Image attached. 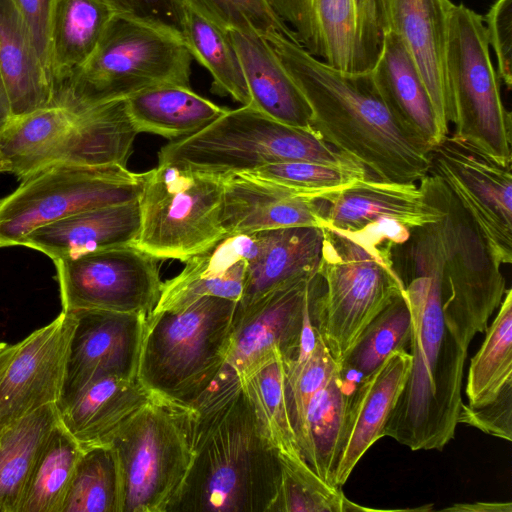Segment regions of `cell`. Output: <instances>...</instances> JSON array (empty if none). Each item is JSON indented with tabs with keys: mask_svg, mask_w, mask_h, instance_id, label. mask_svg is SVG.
<instances>
[{
	"mask_svg": "<svg viewBox=\"0 0 512 512\" xmlns=\"http://www.w3.org/2000/svg\"><path fill=\"white\" fill-rule=\"evenodd\" d=\"M184 407L192 461L166 512H271L281 461L241 377L225 363Z\"/></svg>",
	"mask_w": 512,
	"mask_h": 512,
	"instance_id": "1",
	"label": "cell"
},
{
	"mask_svg": "<svg viewBox=\"0 0 512 512\" xmlns=\"http://www.w3.org/2000/svg\"><path fill=\"white\" fill-rule=\"evenodd\" d=\"M396 249L412 317V365L383 433L412 451L442 450L458 425L467 351L450 334L442 314L439 222L414 228Z\"/></svg>",
	"mask_w": 512,
	"mask_h": 512,
	"instance_id": "2",
	"label": "cell"
},
{
	"mask_svg": "<svg viewBox=\"0 0 512 512\" xmlns=\"http://www.w3.org/2000/svg\"><path fill=\"white\" fill-rule=\"evenodd\" d=\"M264 37L303 93L323 140L372 178L415 183L430 172L431 149L401 125L372 71L343 72L279 34Z\"/></svg>",
	"mask_w": 512,
	"mask_h": 512,
	"instance_id": "3",
	"label": "cell"
},
{
	"mask_svg": "<svg viewBox=\"0 0 512 512\" xmlns=\"http://www.w3.org/2000/svg\"><path fill=\"white\" fill-rule=\"evenodd\" d=\"M393 247L323 228L309 314L340 367L369 323L404 293Z\"/></svg>",
	"mask_w": 512,
	"mask_h": 512,
	"instance_id": "4",
	"label": "cell"
},
{
	"mask_svg": "<svg viewBox=\"0 0 512 512\" xmlns=\"http://www.w3.org/2000/svg\"><path fill=\"white\" fill-rule=\"evenodd\" d=\"M192 59L181 36L114 14L90 58L51 106L79 113L163 83L190 86Z\"/></svg>",
	"mask_w": 512,
	"mask_h": 512,
	"instance_id": "5",
	"label": "cell"
},
{
	"mask_svg": "<svg viewBox=\"0 0 512 512\" xmlns=\"http://www.w3.org/2000/svg\"><path fill=\"white\" fill-rule=\"evenodd\" d=\"M237 301L205 296L147 317L138 379L152 395L186 406L226 361Z\"/></svg>",
	"mask_w": 512,
	"mask_h": 512,
	"instance_id": "6",
	"label": "cell"
},
{
	"mask_svg": "<svg viewBox=\"0 0 512 512\" xmlns=\"http://www.w3.org/2000/svg\"><path fill=\"white\" fill-rule=\"evenodd\" d=\"M287 161L361 166L315 131L287 126L250 105L228 109L197 133L173 140L158 152V164L218 175Z\"/></svg>",
	"mask_w": 512,
	"mask_h": 512,
	"instance_id": "7",
	"label": "cell"
},
{
	"mask_svg": "<svg viewBox=\"0 0 512 512\" xmlns=\"http://www.w3.org/2000/svg\"><path fill=\"white\" fill-rule=\"evenodd\" d=\"M426 200L442 211L441 307L445 325L468 350L506 293L498 260L484 234L447 183L429 172L419 181Z\"/></svg>",
	"mask_w": 512,
	"mask_h": 512,
	"instance_id": "8",
	"label": "cell"
},
{
	"mask_svg": "<svg viewBox=\"0 0 512 512\" xmlns=\"http://www.w3.org/2000/svg\"><path fill=\"white\" fill-rule=\"evenodd\" d=\"M446 72L455 141L502 166L512 162V119L492 64L483 17L453 4L448 23Z\"/></svg>",
	"mask_w": 512,
	"mask_h": 512,
	"instance_id": "9",
	"label": "cell"
},
{
	"mask_svg": "<svg viewBox=\"0 0 512 512\" xmlns=\"http://www.w3.org/2000/svg\"><path fill=\"white\" fill-rule=\"evenodd\" d=\"M222 177L171 164L144 172L140 228L134 245L164 259L185 262L225 238Z\"/></svg>",
	"mask_w": 512,
	"mask_h": 512,
	"instance_id": "10",
	"label": "cell"
},
{
	"mask_svg": "<svg viewBox=\"0 0 512 512\" xmlns=\"http://www.w3.org/2000/svg\"><path fill=\"white\" fill-rule=\"evenodd\" d=\"M121 483V512H166L192 461L188 410L153 395L110 444Z\"/></svg>",
	"mask_w": 512,
	"mask_h": 512,
	"instance_id": "11",
	"label": "cell"
},
{
	"mask_svg": "<svg viewBox=\"0 0 512 512\" xmlns=\"http://www.w3.org/2000/svg\"><path fill=\"white\" fill-rule=\"evenodd\" d=\"M144 172L121 165L58 163L21 180L0 199V248L21 246L33 230L68 216L138 200Z\"/></svg>",
	"mask_w": 512,
	"mask_h": 512,
	"instance_id": "12",
	"label": "cell"
},
{
	"mask_svg": "<svg viewBox=\"0 0 512 512\" xmlns=\"http://www.w3.org/2000/svg\"><path fill=\"white\" fill-rule=\"evenodd\" d=\"M297 43L348 73L376 66L388 31L386 0H266Z\"/></svg>",
	"mask_w": 512,
	"mask_h": 512,
	"instance_id": "13",
	"label": "cell"
},
{
	"mask_svg": "<svg viewBox=\"0 0 512 512\" xmlns=\"http://www.w3.org/2000/svg\"><path fill=\"white\" fill-rule=\"evenodd\" d=\"M161 261L134 244L56 260L62 310L149 316L161 294Z\"/></svg>",
	"mask_w": 512,
	"mask_h": 512,
	"instance_id": "14",
	"label": "cell"
},
{
	"mask_svg": "<svg viewBox=\"0 0 512 512\" xmlns=\"http://www.w3.org/2000/svg\"><path fill=\"white\" fill-rule=\"evenodd\" d=\"M325 228L377 244L405 243L414 228L439 222L443 213L415 183L365 177L316 199Z\"/></svg>",
	"mask_w": 512,
	"mask_h": 512,
	"instance_id": "15",
	"label": "cell"
},
{
	"mask_svg": "<svg viewBox=\"0 0 512 512\" xmlns=\"http://www.w3.org/2000/svg\"><path fill=\"white\" fill-rule=\"evenodd\" d=\"M438 174L472 216L502 265L512 262V174L452 137L431 151Z\"/></svg>",
	"mask_w": 512,
	"mask_h": 512,
	"instance_id": "16",
	"label": "cell"
},
{
	"mask_svg": "<svg viewBox=\"0 0 512 512\" xmlns=\"http://www.w3.org/2000/svg\"><path fill=\"white\" fill-rule=\"evenodd\" d=\"M315 276L274 290L237 307L225 363L240 377L279 352L282 361L295 359L310 325V300Z\"/></svg>",
	"mask_w": 512,
	"mask_h": 512,
	"instance_id": "17",
	"label": "cell"
},
{
	"mask_svg": "<svg viewBox=\"0 0 512 512\" xmlns=\"http://www.w3.org/2000/svg\"><path fill=\"white\" fill-rule=\"evenodd\" d=\"M76 316L61 313L16 343L0 379V431L60 399Z\"/></svg>",
	"mask_w": 512,
	"mask_h": 512,
	"instance_id": "18",
	"label": "cell"
},
{
	"mask_svg": "<svg viewBox=\"0 0 512 512\" xmlns=\"http://www.w3.org/2000/svg\"><path fill=\"white\" fill-rule=\"evenodd\" d=\"M72 312L76 316V325L69 344L58 402L70 398L98 378H138L140 350L148 316L96 309Z\"/></svg>",
	"mask_w": 512,
	"mask_h": 512,
	"instance_id": "19",
	"label": "cell"
},
{
	"mask_svg": "<svg viewBox=\"0 0 512 512\" xmlns=\"http://www.w3.org/2000/svg\"><path fill=\"white\" fill-rule=\"evenodd\" d=\"M450 0H386L388 27L411 55L444 134L449 133L452 106L446 72Z\"/></svg>",
	"mask_w": 512,
	"mask_h": 512,
	"instance_id": "20",
	"label": "cell"
},
{
	"mask_svg": "<svg viewBox=\"0 0 512 512\" xmlns=\"http://www.w3.org/2000/svg\"><path fill=\"white\" fill-rule=\"evenodd\" d=\"M412 365L406 349L390 354L375 370L361 378L349 397L334 484L346 483L370 447L384 437V428L403 391Z\"/></svg>",
	"mask_w": 512,
	"mask_h": 512,
	"instance_id": "21",
	"label": "cell"
},
{
	"mask_svg": "<svg viewBox=\"0 0 512 512\" xmlns=\"http://www.w3.org/2000/svg\"><path fill=\"white\" fill-rule=\"evenodd\" d=\"M221 177V222L227 236L285 227H326L316 199L293 194L247 172Z\"/></svg>",
	"mask_w": 512,
	"mask_h": 512,
	"instance_id": "22",
	"label": "cell"
},
{
	"mask_svg": "<svg viewBox=\"0 0 512 512\" xmlns=\"http://www.w3.org/2000/svg\"><path fill=\"white\" fill-rule=\"evenodd\" d=\"M152 397L138 378L102 377L55 405L59 423L85 450L110 445Z\"/></svg>",
	"mask_w": 512,
	"mask_h": 512,
	"instance_id": "23",
	"label": "cell"
},
{
	"mask_svg": "<svg viewBox=\"0 0 512 512\" xmlns=\"http://www.w3.org/2000/svg\"><path fill=\"white\" fill-rule=\"evenodd\" d=\"M255 247L254 233L229 235L190 257L178 275L163 282L152 312L179 310L205 296L238 302Z\"/></svg>",
	"mask_w": 512,
	"mask_h": 512,
	"instance_id": "24",
	"label": "cell"
},
{
	"mask_svg": "<svg viewBox=\"0 0 512 512\" xmlns=\"http://www.w3.org/2000/svg\"><path fill=\"white\" fill-rule=\"evenodd\" d=\"M139 199L86 210L31 231L21 242L54 261L135 243Z\"/></svg>",
	"mask_w": 512,
	"mask_h": 512,
	"instance_id": "25",
	"label": "cell"
},
{
	"mask_svg": "<svg viewBox=\"0 0 512 512\" xmlns=\"http://www.w3.org/2000/svg\"><path fill=\"white\" fill-rule=\"evenodd\" d=\"M255 254L248 262L238 305L317 274L323 228L285 227L253 232Z\"/></svg>",
	"mask_w": 512,
	"mask_h": 512,
	"instance_id": "26",
	"label": "cell"
},
{
	"mask_svg": "<svg viewBox=\"0 0 512 512\" xmlns=\"http://www.w3.org/2000/svg\"><path fill=\"white\" fill-rule=\"evenodd\" d=\"M239 54L250 106L290 127L314 131L303 93L266 40L255 30H228Z\"/></svg>",
	"mask_w": 512,
	"mask_h": 512,
	"instance_id": "27",
	"label": "cell"
},
{
	"mask_svg": "<svg viewBox=\"0 0 512 512\" xmlns=\"http://www.w3.org/2000/svg\"><path fill=\"white\" fill-rule=\"evenodd\" d=\"M376 85L401 125L432 149L448 136L442 131L427 89L401 38L385 34L380 58L372 70Z\"/></svg>",
	"mask_w": 512,
	"mask_h": 512,
	"instance_id": "28",
	"label": "cell"
},
{
	"mask_svg": "<svg viewBox=\"0 0 512 512\" xmlns=\"http://www.w3.org/2000/svg\"><path fill=\"white\" fill-rule=\"evenodd\" d=\"M0 74L13 118L51 106V79L28 28L10 0H0Z\"/></svg>",
	"mask_w": 512,
	"mask_h": 512,
	"instance_id": "29",
	"label": "cell"
},
{
	"mask_svg": "<svg viewBox=\"0 0 512 512\" xmlns=\"http://www.w3.org/2000/svg\"><path fill=\"white\" fill-rule=\"evenodd\" d=\"M114 14L103 0H56L49 29L52 99L90 58Z\"/></svg>",
	"mask_w": 512,
	"mask_h": 512,
	"instance_id": "30",
	"label": "cell"
},
{
	"mask_svg": "<svg viewBox=\"0 0 512 512\" xmlns=\"http://www.w3.org/2000/svg\"><path fill=\"white\" fill-rule=\"evenodd\" d=\"M138 133L177 140L197 133L228 109L195 93L190 86L163 83L126 98Z\"/></svg>",
	"mask_w": 512,
	"mask_h": 512,
	"instance_id": "31",
	"label": "cell"
},
{
	"mask_svg": "<svg viewBox=\"0 0 512 512\" xmlns=\"http://www.w3.org/2000/svg\"><path fill=\"white\" fill-rule=\"evenodd\" d=\"M58 421L55 404L0 431V512H20L38 457Z\"/></svg>",
	"mask_w": 512,
	"mask_h": 512,
	"instance_id": "32",
	"label": "cell"
},
{
	"mask_svg": "<svg viewBox=\"0 0 512 512\" xmlns=\"http://www.w3.org/2000/svg\"><path fill=\"white\" fill-rule=\"evenodd\" d=\"M343 376L342 369L336 371L312 397L297 436L306 463L333 486L349 401Z\"/></svg>",
	"mask_w": 512,
	"mask_h": 512,
	"instance_id": "33",
	"label": "cell"
},
{
	"mask_svg": "<svg viewBox=\"0 0 512 512\" xmlns=\"http://www.w3.org/2000/svg\"><path fill=\"white\" fill-rule=\"evenodd\" d=\"M75 113L49 106L13 118L0 134V152L8 172L19 180L52 165L66 128Z\"/></svg>",
	"mask_w": 512,
	"mask_h": 512,
	"instance_id": "34",
	"label": "cell"
},
{
	"mask_svg": "<svg viewBox=\"0 0 512 512\" xmlns=\"http://www.w3.org/2000/svg\"><path fill=\"white\" fill-rule=\"evenodd\" d=\"M183 39L192 57L212 76L213 93L250 105L240 57L228 30L187 6Z\"/></svg>",
	"mask_w": 512,
	"mask_h": 512,
	"instance_id": "35",
	"label": "cell"
},
{
	"mask_svg": "<svg viewBox=\"0 0 512 512\" xmlns=\"http://www.w3.org/2000/svg\"><path fill=\"white\" fill-rule=\"evenodd\" d=\"M82 452L57 421L34 466L20 512H63Z\"/></svg>",
	"mask_w": 512,
	"mask_h": 512,
	"instance_id": "36",
	"label": "cell"
},
{
	"mask_svg": "<svg viewBox=\"0 0 512 512\" xmlns=\"http://www.w3.org/2000/svg\"><path fill=\"white\" fill-rule=\"evenodd\" d=\"M241 379L256 415L279 455L305 460L288 412L281 354L277 352L268 357Z\"/></svg>",
	"mask_w": 512,
	"mask_h": 512,
	"instance_id": "37",
	"label": "cell"
},
{
	"mask_svg": "<svg viewBox=\"0 0 512 512\" xmlns=\"http://www.w3.org/2000/svg\"><path fill=\"white\" fill-rule=\"evenodd\" d=\"M496 318L472 358L466 384L468 405L494 400L512 382V290H506Z\"/></svg>",
	"mask_w": 512,
	"mask_h": 512,
	"instance_id": "38",
	"label": "cell"
},
{
	"mask_svg": "<svg viewBox=\"0 0 512 512\" xmlns=\"http://www.w3.org/2000/svg\"><path fill=\"white\" fill-rule=\"evenodd\" d=\"M63 512H121L119 468L111 445L83 450Z\"/></svg>",
	"mask_w": 512,
	"mask_h": 512,
	"instance_id": "39",
	"label": "cell"
},
{
	"mask_svg": "<svg viewBox=\"0 0 512 512\" xmlns=\"http://www.w3.org/2000/svg\"><path fill=\"white\" fill-rule=\"evenodd\" d=\"M412 317L404 293L389 303L365 328L341 364L343 373L361 378L375 370L390 354L410 343Z\"/></svg>",
	"mask_w": 512,
	"mask_h": 512,
	"instance_id": "40",
	"label": "cell"
},
{
	"mask_svg": "<svg viewBox=\"0 0 512 512\" xmlns=\"http://www.w3.org/2000/svg\"><path fill=\"white\" fill-rule=\"evenodd\" d=\"M281 481L271 512L373 510L350 501L340 487L322 480L304 460L280 456Z\"/></svg>",
	"mask_w": 512,
	"mask_h": 512,
	"instance_id": "41",
	"label": "cell"
},
{
	"mask_svg": "<svg viewBox=\"0 0 512 512\" xmlns=\"http://www.w3.org/2000/svg\"><path fill=\"white\" fill-rule=\"evenodd\" d=\"M247 173L311 199L321 198L370 177L362 166L347 167L310 161L271 163Z\"/></svg>",
	"mask_w": 512,
	"mask_h": 512,
	"instance_id": "42",
	"label": "cell"
},
{
	"mask_svg": "<svg viewBox=\"0 0 512 512\" xmlns=\"http://www.w3.org/2000/svg\"><path fill=\"white\" fill-rule=\"evenodd\" d=\"M282 363L286 402L297 439L310 400L341 367L316 330L311 346L300 349L295 359Z\"/></svg>",
	"mask_w": 512,
	"mask_h": 512,
	"instance_id": "43",
	"label": "cell"
},
{
	"mask_svg": "<svg viewBox=\"0 0 512 512\" xmlns=\"http://www.w3.org/2000/svg\"><path fill=\"white\" fill-rule=\"evenodd\" d=\"M184 2L188 7L226 30H255L263 36L279 34L298 44L293 32L273 12L266 0H184Z\"/></svg>",
	"mask_w": 512,
	"mask_h": 512,
	"instance_id": "44",
	"label": "cell"
},
{
	"mask_svg": "<svg viewBox=\"0 0 512 512\" xmlns=\"http://www.w3.org/2000/svg\"><path fill=\"white\" fill-rule=\"evenodd\" d=\"M115 14L173 32L183 38L187 5L184 0H103Z\"/></svg>",
	"mask_w": 512,
	"mask_h": 512,
	"instance_id": "45",
	"label": "cell"
},
{
	"mask_svg": "<svg viewBox=\"0 0 512 512\" xmlns=\"http://www.w3.org/2000/svg\"><path fill=\"white\" fill-rule=\"evenodd\" d=\"M475 427L494 437L512 441V382L498 396L481 406L462 404L458 424Z\"/></svg>",
	"mask_w": 512,
	"mask_h": 512,
	"instance_id": "46",
	"label": "cell"
},
{
	"mask_svg": "<svg viewBox=\"0 0 512 512\" xmlns=\"http://www.w3.org/2000/svg\"><path fill=\"white\" fill-rule=\"evenodd\" d=\"M485 31L497 59V75L508 89L512 85V0H495L489 8Z\"/></svg>",
	"mask_w": 512,
	"mask_h": 512,
	"instance_id": "47",
	"label": "cell"
},
{
	"mask_svg": "<svg viewBox=\"0 0 512 512\" xmlns=\"http://www.w3.org/2000/svg\"><path fill=\"white\" fill-rule=\"evenodd\" d=\"M24 21L49 77V29L56 0H10ZM51 79V78H50Z\"/></svg>",
	"mask_w": 512,
	"mask_h": 512,
	"instance_id": "48",
	"label": "cell"
},
{
	"mask_svg": "<svg viewBox=\"0 0 512 512\" xmlns=\"http://www.w3.org/2000/svg\"><path fill=\"white\" fill-rule=\"evenodd\" d=\"M445 511L457 512H511V502H476L454 504L451 507L444 508Z\"/></svg>",
	"mask_w": 512,
	"mask_h": 512,
	"instance_id": "49",
	"label": "cell"
},
{
	"mask_svg": "<svg viewBox=\"0 0 512 512\" xmlns=\"http://www.w3.org/2000/svg\"><path fill=\"white\" fill-rule=\"evenodd\" d=\"M13 119L10 100L0 74V134Z\"/></svg>",
	"mask_w": 512,
	"mask_h": 512,
	"instance_id": "50",
	"label": "cell"
},
{
	"mask_svg": "<svg viewBox=\"0 0 512 512\" xmlns=\"http://www.w3.org/2000/svg\"><path fill=\"white\" fill-rule=\"evenodd\" d=\"M16 344H8L1 352H0V379L4 374L12 356L15 353Z\"/></svg>",
	"mask_w": 512,
	"mask_h": 512,
	"instance_id": "51",
	"label": "cell"
},
{
	"mask_svg": "<svg viewBox=\"0 0 512 512\" xmlns=\"http://www.w3.org/2000/svg\"><path fill=\"white\" fill-rule=\"evenodd\" d=\"M2 172H8V168H7L6 162L0 152V173H2Z\"/></svg>",
	"mask_w": 512,
	"mask_h": 512,
	"instance_id": "52",
	"label": "cell"
},
{
	"mask_svg": "<svg viewBox=\"0 0 512 512\" xmlns=\"http://www.w3.org/2000/svg\"><path fill=\"white\" fill-rule=\"evenodd\" d=\"M8 344L5 342H0V352L7 346Z\"/></svg>",
	"mask_w": 512,
	"mask_h": 512,
	"instance_id": "53",
	"label": "cell"
}]
</instances>
